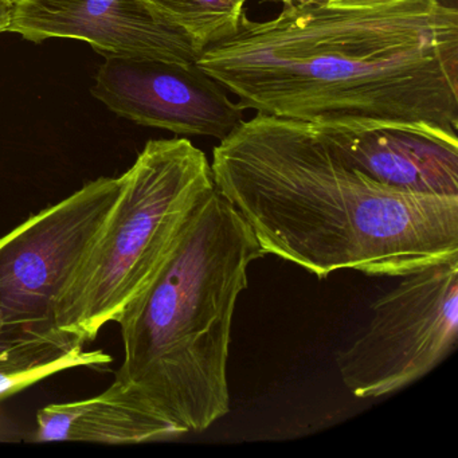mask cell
<instances>
[{"label":"cell","instance_id":"6da1fadb","mask_svg":"<svg viewBox=\"0 0 458 458\" xmlns=\"http://www.w3.org/2000/svg\"><path fill=\"white\" fill-rule=\"evenodd\" d=\"M197 65L243 109L318 127L457 136V0L374 9L284 6L200 52Z\"/></svg>","mask_w":458,"mask_h":458},{"label":"cell","instance_id":"7a4b0ae2","mask_svg":"<svg viewBox=\"0 0 458 458\" xmlns=\"http://www.w3.org/2000/svg\"><path fill=\"white\" fill-rule=\"evenodd\" d=\"M210 165L264 253L316 277H403L458 254L457 197L374 181L310 123L257 114L219 140Z\"/></svg>","mask_w":458,"mask_h":458},{"label":"cell","instance_id":"3957f363","mask_svg":"<svg viewBox=\"0 0 458 458\" xmlns=\"http://www.w3.org/2000/svg\"><path fill=\"white\" fill-rule=\"evenodd\" d=\"M265 256L216 190L206 198L117 318L124 361L106 393L148 415L165 438L199 433L225 417L235 305L249 267Z\"/></svg>","mask_w":458,"mask_h":458},{"label":"cell","instance_id":"277c9868","mask_svg":"<svg viewBox=\"0 0 458 458\" xmlns=\"http://www.w3.org/2000/svg\"><path fill=\"white\" fill-rule=\"evenodd\" d=\"M55 308L64 337L87 345L116 323L173 248L195 208L216 191L211 165L189 139L146 144Z\"/></svg>","mask_w":458,"mask_h":458},{"label":"cell","instance_id":"5b68a950","mask_svg":"<svg viewBox=\"0 0 458 458\" xmlns=\"http://www.w3.org/2000/svg\"><path fill=\"white\" fill-rule=\"evenodd\" d=\"M122 184L123 176L89 182L0 238V350L37 340L72 343L58 332L55 308Z\"/></svg>","mask_w":458,"mask_h":458},{"label":"cell","instance_id":"8992f818","mask_svg":"<svg viewBox=\"0 0 458 458\" xmlns=\"http://www.w3.org/2000/svg\"><path fill=\"white\" fill-rule=\"evenodd\" d=\"M372 304L360 335L336 355L347 390L379 398L426 377L458 340V254L401 277Z\"/></svg>","mask_w":458,"mask_h":458},{"label":"cell","instance_id":"52a82bcc","mask_svg":"<svg viewBox=\"0 0 458 458\" xmlns=\"http://www.w3.org/2000/svg\"><path fill=\"white\" fill-rule=\"evenodd\" d=\"M92 93L136 124L216 140L234 131L245 112L197 63L106 58Z\"/></svg>","mask_w":458,"mask_h":458},{"label":"cell","instance_id":"ba28073f","mask_svg":"<svg viewBox=\"0 0 458 458\" xmlns=\"http://www.w3.org/2000/svg\"><path fill=\"white\" fill-rule=\"evenodd\" d=\"M7 31L28 41L73 38L106 58L195 64L200 50L143 0H13Z\"/></svg>","mask_w":458,"mask_h":458},{"label":"cell","instance_id":"9c48e42d","mask_svg":"<svg viewBox=\"0 0 458 458\" xmlns=\"http://www.w3.org/2000/svg\"><path fill=\"white\" fill-rule=\"evenodd\" d=\"M361 173L407 192L458 198V136L403 127H318Z\"/></svg>","mask_w":458,"mask_h":458},{"label":"cell","instance_id":"30bf717a","mask_svg":"<svg viewBox=\"0 0 458 458\" xmlns=\"http://www.w3.org/2000/svg\"><path fill=\"white\" fill-rule=\"evenodd\" d=\"M33 439L139 444L165 439V436L151 418L130 402L104 391L95 398L38 410Z\"/></svg>","mask_w":458,"mask_h":458},{"label":"cell","instance_id":"8fae6325","mask_svg":"<svg viewBox=\"0 0 458 458\" xmlns=\"http://www.w3.org/2000/svg\"><path fill=\"white\" fill-rule=\"evenodd\" d=\"M112 356L63 340H37L0 350V402L39 380L76 367L108 366Z\"/></svg>","mask_w":458,"mask_h":458},{"label":"cell","instance_id":"7c38bea8","mask_svg":"<svg viewBox=\"0 0 458 458\" xmlns=\"http://www.w3.org/2000/svg\"><path fill=\"white\" fill-rule=\"evenodd\" d=\"M165 25L202 52L240 28L248 0H143Z\"/></svg>","mask_w":458,"mask_h":458},{"label":"cell","instance_id":"4fadbf2b","mask_svg":"<svg viewBox=\"0 0 458 458\" xmlns=\"http://www.w3.org/2000/svg\"><path fill=\"white\" fill-rule=\"evenodd\" d=\"M409 0H327V6L334 9H374V7L388 6L402 4Z\"/></svg>","mask_w":458,"mask_h":458},{"label":"cell","instance_id":"5bb4252c","mask_svg":"<svg viewBox=\"0 0 458 458\" xmlns=\"http://www.w3.org/2000/svg\"><path fill=\"white\" fill-rule=\"evenodd\" d=\"M13 0H0V33L7 31L12 21Z\"/></svg>","mask_w":458,"mask_h":458},{"label":"cell","instance_id":"9a60e30c","mask_svg":"<svg viewBox=\"0 0 458 458\" xmlns=\"http://www.w3.org/2000/svg\"><path fill=\"white\" fill-rule=\"evenodd\" d=\"M280 2L284 6H307V4H327V0H272Z\"/></svg>","mask_w":458,"mask_h":458}]
</instances>
